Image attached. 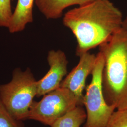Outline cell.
<instances>
[{"label": "cell", "mask_w": 127, "mask_h": 127, "mask_svg": "<svg viewBox=\"0 0 127 127\" xmlns=\"http://www.w3.org/2000/svg\"><path fill=\"white\" fill-rule=\"evenodd\" d=\"M123 14L109 0H95L68 11L63 19L77 41L76 53H83L108 41L123 26Z\"/></svg>", "instance_id": "6da1fadb"}, {"label": "cell", "mask_w": 127, "mask_h": 127, "mask_svg": "<svg viewBox=\"0 0 127 127\" xmlns=\"http://www.w3.org/2000/svg\"><path fill=\"white\" fill-rule=\"evenodd\" d=\"M104 55L102 86L108 104L127 109V31L123 27L99 46Z\"/></svg>", "instance_id": "7a4b0ae2"}, {"label": "cell", "mask_w": 127, "mask_h": 127, "mask_svg": "<svg viewBox=\"0 0 127 127\" xmlns=\"http://www.w3.org/2000/svg\"><path fill=\"white\" fill-rule=\"evenodd\" d=\"M37 93V81L30 69L14 70L8 83L0 85V100L16 120H27L29 109Z\"/></svg>", "instance_id": "3957f363"}, {"label": "cell", "mask_w": 127, "mask_h": 127, "mask_svg": "<svg viewBox=\"0 0 127 127\" xmlns=\"http://www.w3.org/2000/svg\"><path fill=\"white\" fill-rule=\"evenodd\" d=\"M104 55L99 51L96 55L92 79L83 95L82 104L86 109L87 119L83 127H107L109 119L116 109L105 99L102 86V73L104 67Z\"/></svg>", "instance_id": "277c9868"}, {"label": "cell", "mask_w": 127, "mask_h": 127, "mask_svg": "<svg viewBox=\"0 0 127 127\" xmlns=\"http://www.w3.org/2000/svg\"><path fill=\"white\" fill-rule=\"evenodd\" d=\"M81 105L71 91L59 87L43 95L39 102L33 101L27 119L51 126L58 119L77 105Z\"/></svg>", "instance_id": "5b68a950"}, {"label": "cell", "mask_w": 127, "mask_h": 127, "mask_svg": "<svg viewBox=\"0 0 127 127\" xmlns=\"http://www.w3.org/2000/svg\"><path fill=\"white\" fill-rule=\"evenodd\" d=\"M47 60L50 69L44 77L37 81L38 97L59 88L64 77L67 73L68 61L63 51L50 50Z\"/></svg>", "instance_id": "8992f818"}, {"label": "cell", "mask_w": 127, "mask_h": 127, "mask_svg": "<svg viewBox=\"0 0 127 127\" xmlns=\"http://www.w3.org/2000/svg\"><path fill=\"white\" fill-rule=\"evenodd\" d=\"M79 57L80 60L77 65L63 80L60 87L71 91L76 96L80 104L83 105V91L86 85V80L95 66L96 55L86 52Z\"/></svg>", "instance_id": "52a82bcc"}, {"label": "cell", "mask_w": 127, "mask_h": 127, "mask_svg": "<svg viewBox=\"0 0 127 127\" xmlns=\"http://www.w3.org/2000/svg\"><path fill=\"white\" fill-rule=\"evenodd\" d=\"M95 0H35L38 9L46 18H60L64 10L73 5L82 6Z\"/></svg>", "instance_id": "ba28073f"}, {"label": "cell", "mask_w": 127, "mask_h": 127, "mask_svg": "<svg viewBox=\"0 0 127 127\" xmlns=\"http://www.w3.org/2000/svg\"><path fill=\"white\" fill-rule=\"evenodd\" d=\"M34 0H18L8 28L11 33L23 30L28 23L33 21L32 9Z\"/></svg>", "instance_id": "9c48e42d"}, {"label": "cell", "mask_w": 127, "mask_h": 127, "mask_svg": "<svg viewBox=\"0 0 127 127\" xmlns=\"http://www.w3.org/2000/svg\"><path fill=\"white\" fill-rule=\"evenodd\" d=\"M86 111L77 105L53 123L51 127H80L86 120Z\"/></svg>", "instance_id": "30bf717a"}, {"label": "cell", "mask_w": 127, "mask_h": 127, "mask_svg": "<svg viewBox=\"0 0 127 127\" xmlns=\"http://www.w3.org/2000/svg\"><path fill=\"white\" fill-rule=\"evenodd\" d=\"M22 127L21 121L14 119L0 100V127Z\"/></svg>", "instance_id": "8fae6325"}, {"label": "cell", "mask_w": 127, "mask_h": 127, "mask_svg": "<svg viewBox=\"0 0 127 127\" xmlns=\"http://www.w3.org/2000/svg\"><path fill=\"white\" fill-rule=\"evenodd\" d=\"M12 14L11 0H0V27H8Z\"/></svg>", "instance_id": "7c38bea8"}, {"label": "cell", "mask_w": 127, "mask_h": 127, "mask_svg": "<svg viewBox=\"0 0 127 127\" xmlns=\"http://www.w3.org/2000/svg\"><path fill=\"white\" fill-rule=\"evenodd\" d=\"M107 127H127V109L114 111L109 119Z\"/></svg>", "instance_id": "4fadbf2b"}, {"label": "cell", "mask_w": 127, "mask_h": 127, "mask_svg": "<svg viewBox=\"0 0 127 127\" xmlns=\"http://www.w3.org/2000/svg\"><path fill=\"white\" fill-rule=\"evenodd\" d=\"M122 27L123 29H124L127 31V16L126 17V18L123 20Z\"/></svg>", "instance_id": "5bb4252c"}, {"label": "cell", "mask_w": 127, "mask_h": 127, "mask_svg": "<svg viewBox=\"0 0 127 127\" xmlns=\"http://www.w3.org/2000/svg\"><path fill=\"white\" fill-rule=\"evenodd\" d=\"M24 127V126H23V127Z\"/></svg>", "instance_id": "9a60e30c"}]
</instances>
